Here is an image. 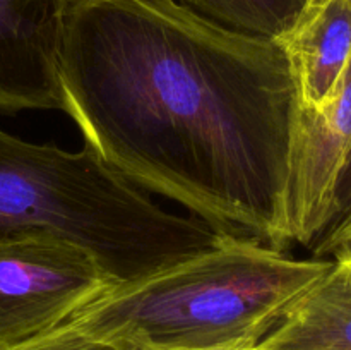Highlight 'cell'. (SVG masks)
I'll return each instance as SVG.
<instances>
[{
	"label": "cell",
	"instance_id": "1",
	"mask_svg": "<svg viewBox=\"0 0 351 350\" xmlns=\"http://www.w3.org/2000/svg\"><path fill=\"white\" fill-rule=\"evenodd\" d=\"M62 112L103 161L218 232L290 244L297 89L276 40L177 0H67Z\"/></svg>",
	"mask_w": 351,
	"mask_h": 350
},
{
	"label": "cell",
	"instance_id": "2",
	"mask_svg": "<svg viewBox=\"0 0 351 350\" xmlns=\"http://www.w3.org/2000/svg\"><path fill=\"white\" fill-rule=\"evenodd\" d=\"M331 264L226 235L168 270L108 288L65 325L117 350L257 347Z\"/></svg>",
	"mask_w": 351,
	"mask_h": 350
},
{
	"label": "cell",
	"instance_id": "3",
	"mask_svg": "<svg viewBox=\"0 0 351 350\" xmlns=\"http://www.w3.org/2000/svg\"><path fill=\"white\" fill-rule=\"evenodd\" d=\"M23 235L82 247L117 287L213 249L228 233L163 209L88 144L65 151L0 129V240Z\"/></svg>",
	"mask_w": 351,
	"mask_h": 350
},
{
	"label": "cell",
	"instance_id": "4",
	"mask_svg": "<svg viewBox=\"0 0 351 350\" xmlns=\"http://www.w3.org/2000/svg\"><path fill=\"white\" fill-rule=\"evenodd\" d=\"M86 249L53 235L0 240V350L64 325L113 288Z\"/></svg>",
	"mask_w": 351,
	"mask_h": 350
},
{
	"label": "cell",
	"instance_id": "5",
	"mask_svg": "<svg viewBox=\"0 0 351 350\" xmlns=\"http://www.w3.org/2000/svg\"><path fill=\"white\" fill-rule=\"evenodd\" d=\"M351 156V58L321 108L297 102L287 184L290 242L311 244L338 216V187Z\"/></svg>",
	"mask_w": 351,
	"mask_h": 350
},
{
	"label": "cell",
	"instance_id": "6",
	"mask_svg": "<svg viewBox=\"0 0 351 350\" xmlns=\"http://www.w3.org/2000/svg\"><path fill=\"white\" fill-rule=\"evenodd\" d=\"M67 0H0V110H62Z\"/></svg>",
	"mask_w": 351,
	"mask_h": 350
},
{
	"label": "cell",
	"instance_id": "7",
	"mask_svg": "<svg viewBox=\"0 0 351 350\" xmlns=\"http://www.w3.org/2000/svg\"><path fill=\"white\" fill-rule=\"evenodd\" d=\"M278 43L290 64L297 102L321 108L335 96L351 58V2L311 0Z\"/></svg>",
	"mask_w": 351,
	"mask_h": 350
},
{
	"label": "cell",
	"instance_id": "8",
	"mask_svg": "<svg viewBox=\"0 0 351 350\" xmlns=\"http://www.w3.org/2000/svg\"><path fill=\"white\" fill-rule=\"evenodd\" d=\"M259 350H351V264L331 268L288 307Z\"/></svg>",
	"mask_w": 351,
	"mask_h": 350
},
{
	"label": "cell",
	"instance_id": "9",
	"mask_svg": "<svg viewBox=\"0 0 351 350\" xmlns=\"http://www.w3.org/2000/svg\"><path fill=\"white\" fill-rule=\"evenodd\" d=\"M177 2L228 30L278 41L291 30L311 0H177Z\"/></svg>",
	"mask_w": 351,
	"mask_h": 350
},
{
	"label": "cell",
	"instance_id": "10",
	"mask_svg": "<svg viewBox=\"0 0 351 350\" xmlns=\"http://www.w3.org/2000/svg\"><path fill=\"white\" fill-rule=\"evenodd\" d=\"M3 350H117L110 343L88 336L86 333L72 328L69 325H60L47 333L26 340L23 343L9 347Z\"/></svg>",
	"mask_w": 351,
	"mask_h": 350
},
{
	"label": "cell",
	"instance_id": "11",
	"mask_svg": "<svg viewBox=\"0 0 351 350\" xmlns=\"http://www.w3.org/2000/svg\"><path fill=\"white\" fill-rule=\"evenodd\" d=\"M315 254L317 257L332 256L351 264V208L326 230Z\"/></svg>",
	"mask_w": 351,
	"mask_h": 350
},
{
	"label": "cell",
	"instance_id": "12",
	"mask_svg": "<svg viewBox=\"0 0 351 350\" xmlns=\"http://www.w3.org/2000/svg\"><path fill=\"white\" fill-rule=\"evenodd\" d=\"M350 208H351V156L348 163H346V168L345 172H343L341 182H339V187H338V216H336V220H338L341 215H345Z\"/></svg>",
	"mask_w": 351,
	"mask_h": 350
},
{
	"label": "cell",
	"instance_id": "13",
	"mask_svg": "<svg viewBox=\"0 0 351 350\" xmlns=\"http://www.w3.org/2000/svg\"><path fill=\"white\" fill-rule=\"evenodd\" d=\"M184 350H259L257 347H228V349H184Z\"/></svg>",
	"mask_w": 351,
	"mask_h": 350
},
{
	"label": "cell",
	"instance_id": "14",
	"mask_svg": "<svg viewBox=\"0 0 351 350\" xmlns=\"http://www.w3.org/2000/svg\"><path fill=\"white\" fill-rule=\"evenodd\" d=\"M350 2H351V0H350Z\"/></svg>",
	"mask_w": 351,
	"mask_h": 350
}]
</instances>
